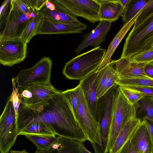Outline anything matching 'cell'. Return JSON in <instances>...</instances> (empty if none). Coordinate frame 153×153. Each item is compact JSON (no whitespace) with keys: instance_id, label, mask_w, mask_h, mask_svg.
<instances>
[{"instance_id":"1","label":"cell","mask_w":153,"mask_h":153,"mask_svg":"<svg viewBox=\"0 0 153 153\" xmlns=\"http://www.w3.org/2000/svg\"><path fill=\"white\" fill-rule=\"evenodd\" d=\"M39 122L50 126L58 136L81 142L87 140L70 105L60 91L46 105L36 110L21 105L17 120L18 133L30 124Z\"/></svg>"},{"instance_id":"2","label":"cell","mask_w":153,"mask_h":153,"mask_svg":"<svg viewBox=\"0 0 153 153\" xmlns=\"http://www.w3.org/2000/svg\"><path fill=\"white\" fill-rule=\"evenodd\" d=\"M153 47V0H149L126 37L120 57L129 59Z\"/></svg>"},{"instance_id":"3","label":"cell","mask_w":153,"mask_h":153,"mask_svg":"<svg viewBox=\"0 0 153 153\" xmlns=\"http://www.w3.org/2000/svg\"><path fill=\"white\" fill-rule=\"evenodd\" d=\"M106 51L99 46L73 58L65 65L63 74L70 79H83L97 70Z\"/></svg>"},{"instance_id":"4","label":"cell","mask_w":153,"mask_h":153,"mask_svg":"<svg viewBox=\"0 0 153 153\" xmlns=\"http://www.w3.org/2000/svg\"><path fill=\"white\" fill-rule=\"evenodd\" d=\"M138 103L131 104L118 86L114 100L110 131L105 152H109L112 148L119 133L126 123L136 117Z\"/></svg>"},{"instance_id":"5","label":"cell","mask_w":153,"mask_h":153,"mask_svg":"<svg viewBox=\"0 0 153 153\" xmlns=\"http://www.w3.org/2000/svg\"><path fill=\"white\" fill-rule=\"evenodd\" d=\"M37 12L24 13L12 0H10L6 11L0 16V40L20 38L25 27Z\"/></svg>"},{"instance_id":"6","label":"cell","mask_w":153,"mask_h":153,"mask_svg":"<svg viewBox=\"0 0 153 153\" xmlns=\"http://www.w3.org/2000/svg\"><path fill=\"white\" fill-rule=\"evenodd\" d=\"M77 121L95 153H103L99 122L91 112L80 88L78 98Z\"/></svg>"},{"instance_id":"7","label":"cell","mask_w":153,"mask_h":153,"mask_svg":"<svg viewBox=\"0 0 153 153\" xmlns=\"http://www.w3.org/2000/svg\"><path fill=\"white\" fill-rule=\"evenodd\" d=\"M18 135L16 111L10 96L0 117V153H9Z\"/></svg>"},{"instance_id":"8","label":"cell","mask_w":153,"mask_h":153,"mask_svg":"<svg viewBox=\"0 0 153 153\" xmlns=\"http://www.w3.org/2000/svg\"><path fill=\"white\" fill-rule=\"evenodd\" d=\"M52 65L48 57L42 58L31 68L22 69L13 78L19 90L32 85L50 82Z\"/></svg>"},{"instance_id":"9","label":"cell","mask_w":153,"mask_h":153,"mask_svg":"<svg viewBox=\"0 0 153 153\" xmlns=\"http://www.w3.org/2000/svg\"><path fill=\"white\" fill-rule=\"evenodd\" d=\"M20 90L22 105L34 110L46 105L59 91L50 82L32 85Z\"/></svg>"},{"instance_id":"10","label":"cell","mask_w":153,"mask_h":153,"mask_svg":"<svg viewBox=\"0 0 153 153\" xmlns=\"http://www.w3.org/2000/svg\"><path fill=\"white\" fill-rule=\"evenodd\" d=\"M27 43L20 38L0 40V63L12 67L23 61L27 54Z\"/></svg>"},{"instance_id":"11","label":"cell","mask_w":153,"mask_h":153,"mask_svg":"<svg viewBox=\"0 0 153 153\" xmlns=\"http://www.w3.org/2000/svg\"><path fill=\"white\" fill-rule=\"evenodd\" d=\"M76 16L95 23L100 21V4L98 0H56Z\"/></svg>"},{"instance_id":"12","label":"cell","mask_w":153,"mask_h":153,"mask_svg":"<svg viewBox=\"0 0 153 153\" xmlns=\"http://www.w3.org/2000/svg\"><path fill=\"white\" fill-rule=\"evenodd\" d=\"M118 86L112 87L100 98L101 111L99 123L104 152L105 151L108 141L115 95Z\"/></svg>"},{"instance_id":"13","label":"cell","mask_w":153,"mask_h":153,"mask_svg":"<svg viewBox=\"0 0 153 153\" xmlns=\"http://www.w3.org/2000/svg\"><path fill=\"white\" fill-rule=\"evenodd\" d=\"M97 70L80 81L79 85L91 114L99 122L101 111L100 98L97 97L96 90Z\"/></svg>"},{"instance_id":"14","label":"cell","mask_w":153,"mask_h":153,"mask_svg":"<svg viewBox=\"0 0 153 153\" xmlns=\"http://www.w3.org/2000/svg\"><path fill=\"white\" fill-rule=\"evenodd\" d=\"M88 26L81 22L73 24L54 20L43 16L36 35L82 33Z\"/></svg>"},{"instance_id":"15","label":"cell","mask_w":153,"mask_h":153,"mask_svg":"<svg viewBox=\"0 0 153 153\" xmlns=\"http://www.w3.org/2000/svg\"><path fill=\"white\" fill-rule=\"evenodd\" d=\"M112 22L100 20L95 28L84 35V39L80 42L74 51L78 54L88 46L97 47L105 40L107 35L111 29Z\"/></svg>"},{"instance_id":"16","label":"cell","mask_w":153,"mask_h":153,"mask_svg":"<svg viewBox=\"0 0 153 153\" xmlns=\"http://www.w3.org/2000/svg\"><path fill=\"white\" fill-rule=\"evenodd\" d=\"M118 77L115 69V60L111 62L99 71L96 82L97 97L103 96L112 87L117 85Z\"/></svg>"},{"instance_id":"17","label":"cell","mask_w":153,"mask_h":153,"mask_svg":"<svg viewBox=\"0 0 153 153\" xmlns=\"http://www.w3.org/2000/svg\"><path fill=\"white\" fill-rule=\"evenodd\" d=\"M146 64L131 62L128 58L120 57L115 60L118 79L147 77L144 72Z\"/></svg>"},{"instance_id":"18","label":"cell","mask_w":153,"mask_h":153,"mask_svg":"<svg viewBox=\"0 0 153 153\" xmlns=\"http://www.w3.org/2000/svg\"><path fill=\"white\" fill-rule=\"evenodd\" d=\"M129 141L133 148L138 153H153L151 139L143 121L139 125Z\"/></svg>"},{"instance_id":"19","label":"cell","mask_w":153,"mask_h":153,"mask_svg":"<svg viewBox=\"0 0 153 153\" xmlns=\"http://www.w3.org/2000/svg\"><path fill=\"white\" fill-rule=\"evenodd\" d=\"M141 10L131 20L125 23L116 35L109 45L103 60L97 70V71L101 70L111 62V58L115 50L129 29L134 24Z\"/></svg>"},{"instance_id":"20","label":"cell","mask_w":153,"mask_h":153,"mask_svg":"<svg viewBox=\"0 0 153 153\" xmlns=\"http://www.w3.org/2000/svg\"><path fill=\"white\" fill-rule=\"evenodd\" d=\"M50 0L54 4L55 8L51 10L45 6L40 11L43 17L62 22L73 24L81 23L76 16L59 4L56 0Z\"/></svg>"},{"instance_id":"21","label":"cell","mask_w":153,"mask_h":153,"mask_svg":"<svg viewBox=\"0 0 153 153\" xmlns=\"http://www.w3.org/2000/svg\"><path fill=\"white\" fill-rule=\"evenodd\" d=\"M100 4L99 15L101 20L113 22L123 14L125 8L120 0H98Z\"/></svg>"},{"instance_id":"22","label":"cell","mask_w":153,"mask_h":153,"mask_svg":"<svg viewBox=\"0 0 153 153\" xmlns=\"http://www.w3.org/2000/svg\"><path fill=\"white\" fill-rule=\"evenodd\" d=\"M141 121L136 117L130 119L121 130L109 153H120L129 140Z\"/></svg>"},{"instance_id":"23","label":"cell","mask_w":153,"mask_h":153,"mask_svg":"<svg viewBox=\"0 0 153 153\" xmlns=\"http://www.w3.org/2000/svg\"><path fill=\"white\" fill-rule=\"evenodd\" d=\"M81 142L60 137L52 146L50 153H82Z\"/></svg>"},{"instance_id":"24","label":"cell","mask_w":153,"mask_h":153,"mask_svg":"<svg viewBox=\"0 0 153 153\" xmlns=\"http://www.w3.org/2000/svg\"><path fill=\"white\" fill-rule=\"evenodd\" d=\"M32 134L39 135L54 136L56 135L50 126L42 122H35L27 125L18 133V135Z\"/></svg>"},{"instance_id":"25","label":"cell","mask_w":153,"mask_h":153,"mask_svg":"<svg viewBox=\"0 0 153 153\" xmlns=\"http://www.w3.org/2000/svg\"><path fill=\"white\" fill-rule=\"evenodd\" d=\"M25 137L33 143L37 150H50L52 146L59 140L60 137L26 134Z\"/></svg>"},{"instance_id":"26","label":"cell","mask_w":153,"mask_h":153,"mask_svg":"<svg viewBox=\"0 0 153 153\" xmlns=\"http://www.w3.org/2000/svg\"><path fill=\"white\" fill-rule=\"evenodd\" d=\"M139 102L136 117L141 122L145 118L153 120V97L144 96Z\"/></svg>"},{"instance_id":"27","label":"cell","mask_w":153,"mask_h":153,"mask_svg":"<svg viewBox=\"0 0 153 153\" xmlns=\"http://www.w3.org/2000/svg\"><path fill=\"white\" fill-rule=\"evenodd\" d=\"M148 1L129 0L122 15L123 22L125 23L131 20L145 6Z\"/></svg>"},{"instance_id":"28","label":"cell","mask_w":153,"mask_h":153,"mask_svg":"<svg viewBox=\"0 0 153 153\" xmlns=\"http://www.w3.org/2000/svg\"><path fill=\"white\" fill-rule=\"evenodd\" d=\"M43 16L40 11L29 22L24 29L20 38L28 43L35 36Z\"/></svg>"},{"instance_id":"29","label":"cell","mask_w":153,"mask_h":153,"mask_svg":"<svg viewBox=\"0 0 153 153\" xmlns=\"http://www.w3.org/2000/svg\"><path fill=\"white\" fill-rule=\"evenodd\" d=\"M116 84L118 86H136L153 87V79L147 76L126 79H118Z\"/></svg>"},{"instance_id":"30","label":"cell","mask_w":153,"mask_h":153,"mask_svg":"<svg viewBox=\"0 0 153 153\" xmlns=\"http://www.w3.org/2000/svg\"><path fill=\"white\" fill-rule=\"evenodd\" d=\"M80 90V87L78 85L75 88L68 89L62 91L65 97L70 105L77 121L78 98Z\"/></svg>"},{"instance_id":"31","label":"cell","mask_w":153,"mask_h":153,"mask_svg":"<svg viewBox=\"0 0 153 153\" xmlns=\"http://www.w3.org/2000/svg\"><path fill=\"white\" fill-rule=\"evenodd\" d=\"M129 59V58H128ZM131 62L147 64L153 62V47L136 54L129 59Z\"/></svg>"},{"instance_id":"32","label":"cell","mask_w":153,"mask_h":153,"mask_svg":"<svg viewBox=\"0 0 153 153\" xmlns=\"http://www.w3.org/2000/svg\"><path fill=\"white\" fill-rule=\"evenodd\" d=\"M13 86L12 92L10 95L13 103L15 108L17 120L19 111L21 105L22 104V98L19 89L17 88L15 80L13 78L12 80Z\"/></svg>"},{"instance_id":"33","label":"cell","mask_w":153,"mask_h":153,"mask_svg":"<svg viewBox=\"0 0 153 153\" xmlns=\"http://www.w3.org/2000/svg\"><path fill=\"white\" fill-rule=\"evenodd\" d=\"M119 86L128 101L132 104L138 103L144 96L142 94L129 90L124 87Z\"/></svg>"},{"instance_id":"34","label":"cell","mask_w":153,"mask_h":153,"mask_svg":"<svg viewBox=\"0 0 153 153\" xmlns=\"http://www.w3.org/2000/svg\"><path fill=\"white\" fill-rule=\"evenodd\" d=\"M14 4L24 13L38 12L33 6L31 0H12Z\"/></svg>"},{"instance_id":"35","label":"cell","mask_w":153,"mask_h":153,"mask_svg":"<svg viewBox=\"0 0 153 153\" xmlns=\"http://www.w3.org/2000/svg\"><path fill=\"white\" fill-rule=\"evenodd\" d=\"M128 89L137 92L144 96L153 97V87L136 86H123Z\"/></svg>"},{"instance_id":"36","label":"cell","mask_w":153,"mask_h":153,"mask_svg":"<svg viewBox=\"0 0 153 153\" xmlns=\"http://www.w3.org/2000/svg\"><path fill=\"white\" fill-rule=\"evenodd\" d=\"M142 121L145 124L150 135L152 143L153 152V120L145 118Z\"/></svg>"},{"instance_id":"37","label":"cell","mask_w":153,"mask_h":153,"mask_svg":"<svg viewBox=\"0 0 153 153\" xmlns=\"http://www.w3.org/2000/svg\"><path fill=\"white\" fill-rule=\"evenodd\" d=\"M144 72L148 77L153 79V62L146 64Z\"/></svg>"},{"instance_id":"38","label":"cell","mask_w":153,"mask_h":153,"mask_svg":"<svg viewBox=\"0 0 153 153\" xmlns=\"http://www.w3.org/2000/svg\"><path fill=\"white\" fill-rule=\"evenodd\" d=\"M120 153H138L133 147L129 140L123 147Z\"/></svg>"},{"instance_id":"39","label":"cell","mask_w":153,"mask_h":153,"mask_svg":"<svg viewBox=\"0 0 153 153\" xmlns=\"http://www.w3.org/2000/svg\"><path fill=\"white\" fill-rule=\"evenodd\" d=\"M47 0H32L33 7L37 11H40L45 5Z\"/></svg>"},{"instance_id":"40","label":"cell","mask_w":153,"mask_h":153,"mask_svg":"<svg viewBox=\"0 0 153 153\" xmlns=\"http://www.w3.org/2000/svg\"><path fill=\"white\" fill-rule=\"evenodd\" d=\"M81 149L82 153H92L87 149L85 146L84 142H81ZM103 153H109L108 152H105Z\"/></svg>"},{"instance_id":"41","label":"cell","mask_w":153,"mask_h":153,"mask_svg":"<svg viewBox=\"0 0 153 153\" xmlns=\"http://www.w3.org/2000/svg\"><path fill=\"white\" fill-rule=\"evenodd\" d=\"M10 153H29L26 150L22 151L10 150Z\"/></svg>"},{"instance_id":"42","label":"cell","mask_w":153,"mask_h":153,"mask_svg":"<svg viewBox=\"0 0 153 153\" xmlns=\"http://www.w3.org/2000/svg\"><path fill=\"white\" fill-rule=\"evenodd\" d=\"M129 0H120V1L122 6L124 8L127 5Z\"/></svg>"},{"instance_id":"43","label":"cell","mask_w":153,"mask_h":153,"mask_svg":"<svg viewBox=\"0 0 153 153\" xmlns=\"http://www.w3.org/2000/svg\"><path fill=\"white\" fill-rule=\"evenodd\" d=\"M50 150H37L34 153H50Z\"/></svg>"}]
</instances>
